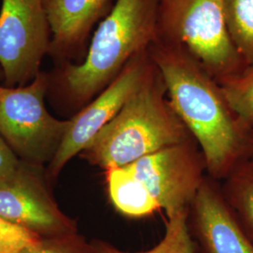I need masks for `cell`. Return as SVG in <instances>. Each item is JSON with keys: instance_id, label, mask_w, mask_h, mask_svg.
Listing matches in <instances>:
<instances>
[{"instance_id": "obj_1", "label": "cell", "mask_w": 253, "mask_h": 253, "mask_svg": "<svg viewBox=\"0 0 253 253\" xmlns=\"http://www.w3.org/2000/svg\"><path fill=\"white\" fill-rule=\"evenodd\" d=\"M149 54L172 108L199 145L208 175L224 179L248 156L251 131L228 105L217 82L183 46L158 38Z\"/></svg>"}, {"instance_id": "obj_2", "label": "cell", "mask_w": 253, "mask_h": 253, "mask_svg": "<svg viewBox=\"0 0 253 253\" xmlns=\"http://www.w3.org/2000/svg\"><path fill=\"white\" fill-rule=\"evenodd\" d=\"M158 38L157 0H116L94 32L84 60L65 62L57 73L64 100L83 108Z\"/></svg>"}, {"instance_id": "obj_3", "label": "cell", "mask_w": 253, "mask_h": 253, "mask_svg": "<svg viewBox=\"0 0 253 253\" xmlns=\"http://www.w3.org/2000/svg\"><path fill=\"white\" fill-rule=\"evenodd\" d=\"M190 137L172 108L163 76L153 62L140 88L79 156L106 170L134 163Z\"/></svg>"}, {"instance_id": "obj_4", "label": "cell", "mask_w": 253, "mask_h": 253, "mask_svg": "<svg viewBox=\"0 0 253 253\" xmlns=\"http://www.w3.org/2000/svg\"><path fill=\"white\" fill-rule=\"evenodd\" d=\"M159 39L183 46L218 81L247 64L231 39L225 0H157Z\"/></svg>"}, {"instance_id": "obj_5", "label": "cell", "mask_w": 253, "mask_h": 253, "mask_svg": "<svg viewBox=\"0 0 253 253\" xmlns=\"http://www.w3.org/2000/svg\"><path fill=\"white\" fill-rule=\"evenodd\" d=\"M49 84L40 72L27 85H0V136L22 162L38 167L52 162L70 125L46 109Z\"/></svg>"}, {"instance_id": "obj_6", "label": "cell", "mask_w": 253, "mask_h": 253, "mask_svg": "<svg viewBox=\"0 0 253 253\" xmlns=\"http://www.w3.org/2000/svg\"><path fill=\"white\" fill-rule=\"evenodd\" d=\"M50 25L43 0H2L0 69L5 85L31 82L50 48Z\"/></svg>"}, {"instance_id": "obj_7", "label": "cell", "mask_w": 253, "mask_h": 253, "mask_svg": "<svg viewBox=\"0 0 253 253\" xmlns=\"http://www.w3.org/2000/svg\"><path fill=\"white\" fill-rule=\"evenodd\" d=\"M127 166L167 215L190 210L208 175L204 155L193 137Z\"/></svg>"}, {"instance_id": "obj_8", "label": "cell", "mask_w": 253, "mask_h": 253, "mask_svg": "<svg viewBox=\"0 0 253 253\" xmlns=\"http://www.w3.org/2000/svg\"><path fill=\"white\" fill-rule=\"evenodd\" d=\"M153 65L149 49L135 55L118 77L70 120V125L52 162L50 177H56L74 156L90 144L140 88Z\"/></svg>"}, {"instance_id": "obj_9", "label": "cell", "mask_w": 253, "mask_h": 253, "mask_svg": "<svg viewBox=\"0 0 253 253\" xmlns=\"http://www.w3.org/2000/svg\"><path fill=\"white\" fill-rule=\"evenodd\" d=\"M0 217L42 238L78 232L76 221L55 203L39 167L24 162L9 178L0 183Z\"/></svg>"}, {"instance_id": "obj_10", "label": "cell", "mask_w": 253, "mask_h": 253, "mask_svg": "<svg viewBox=\"0 0 253 253\" xmlns=\"http://www.w3.org/2000/svg\"><path fill=\"white\" fill-rule=\"evenodd\" d=\"M188 224L200 253H253V242L224 198L218 181L207 175L190 206Z\"/></svg>"}, {"instance_id": "obj_11", "label": "cell", "mask_w": 253, "mask_h": 253, "mask_svg": "<svg viewBox=\"0 0 253 253\" xmlns=\"http://www.w3.org/2000/svg\"><path fill=\"white\" fill-rule=\"evenodd\" d=\"M110 0H43L50 25L49 54L62 63L81 53Z\"/></svg>"}, {"instance_id": "obj_12", "label": "cell", "mask_w": 253, "mask_h": 253, "mask_svg": "<svg viewBox=\"0 0 253 253\" xmlns=\"http://www.w3.org/2000/svg\"><path fill=\"white\" fill-rule=\"evenodd\" d=\"M104 172L109 198L121 215L129 218H143L160 209L127 165L110 167Z\"/></svg>"}, {"instance_id": "obj_13", "label": "cell", "mask_w": 253, "mask_h": 253, "mask_svg": "<svg viewBox=\"0 0 253 253\" xmlns=\"http://www.w3.org/2000/svg\"><path fill=\"white\" fill-rule=\"evenodd\" d=\"M221 181L224 198L253 242V156L236 163Z\"/></svg>"}, {"instance_id": "obj_14", "label": "cell", "mask_w": 253, "mask_h": 253, "mask_svg": "<svg viewBox=\"0 0 253 253\" xmlns=\"http://www.w3.org/2000/svg\"><path fill=\"white\" fill-rule=\"evenodd\" d=\"M189 212L190 210H182L167 215L163 239L148 251L130 253L99 239L91 242L98 253H196V245L188 224Z\"/></svg>"}, {"instance_id": "obj_15", "label": "cell", "mask_w": 253, "mask_h": 253, "mask_svg": "<svg viewBox=\"0 0 253 253\" xmlns=\"http://www.w3.org/2000/svg\"><path fill=\"white\" fill-rule=\"evenodd\" d=\"M217 82L236 118L250 131L253 130V65Z\"/></svg>"}, {"instance_id": "obj_16", "label": "cell", "mask_w": 253, "mask_h": 253, "mask_svg": "<svg viewBox=\"0 0 253 253\" xmlns=\"http://www.w3.org/2000/svg\"><path fill=\"white\" fill-rule=\"evenodd\" d=\"M231 39L247 65H253V0H225Z\"/></svg>"}, {"instance_id": "obj_17", "label": "cell", "mask_w": 253, "mask_h": 253, "mask_svg": "<svg viewBox=\"0 0 253 253\" xmlns=\"http://www.w3.org/2000/svg\"><path fill=\"white\" fill-rule=\"evenodd\" d=\"M21 253H98L92 242L77 233L42 238Z\"/></svg>"}, {"instance_id": "obj_18", "label": "cell", "mask_w": 253, "mask_h": 253, "mask_svg": "<svg viewBox=\"0 0 253 253\" xmlns=\"http://www.w3.org/2000/svg\"><path fill=\"white\" fill-rule=\"evenodd\" d=\"M42 238L27 228L0 217V253H21Z\"/></svg>"}, {"instance_id": "obj_19", "label": "cell", "mask_w": 253, "mask_h": 253, "mask_svg": "<svg viewBox=\"0 0 253 253\" xmlns=\"http://www.w3.org/2000/svg\"><path fill=\"white\" fill-rule=\"evenodd\" d=\"M22 163L18 157L11 150L5 140L0 136V183L7 180Z\"/></svg>"}, {"instance_id": "obj_20", "label": "cell", "mask_w": 253, "mask_h": 253, "mask_svg": "<svg viewBox=\"0 0 253 253\" xmlns=\"http://www.w3.org/2000/svg\"><path fill=\"white\" fill-rule=\"evenodd\" d=\"M248 156H253V130H251L249 135V153Z\"/></svg>"}, {"instance_id": "obj_21", "label": "cell", "mask_w": 253, "mask_h": 253, "mask_svg": "<svg viewBox=\"0 0 253 253\" xmlns=\"http://www.w3.org/2000/svg\"><path fill=\"white\" fill-rule=\"evenodd\" d=\"M1 75H3V73H2V71H1V69H0V76H1Z\"/></svg>"}]
</instances>
